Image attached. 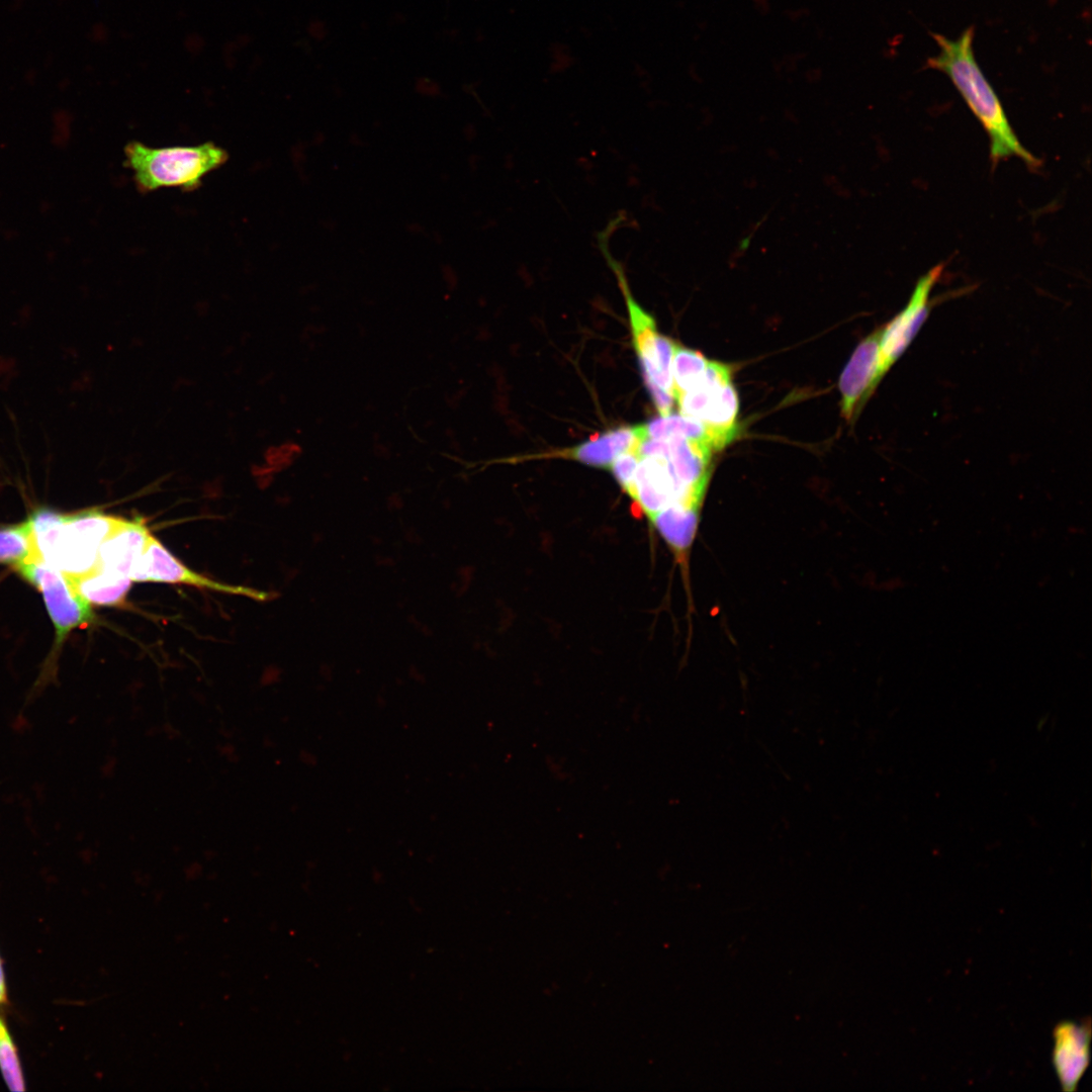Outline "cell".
<instances>
[{"label": "cell", "mask_w": 1092, "mask_h": 1092, "mask_svg": "<svg viewBox=\"0 0 1092 1092\" xmlns=\"http://www.w3.org/2000/svg\"><path fill=\"white\" fill-rule=\"evenodd\" d=\"M680 414L706 427L712 448L721 450L737 435L738 396L726 364L710 361L700 381L675 397Z\"/></svg>", "instance_id": "5"}, {"label": "cell", "mask_w": 1092, "mask_h": 1092, "mask_svg": "<svg viewBox=\"0 0 1092 1092\" xmlns=\"http://www.w3.org/2000/svg\"><path fill=\"white\" fill-rule=\"evenodd\" d=\"M634 428L639 439L681 438L705 442L712 447L710 435L704 424L681 414L670 413L636 425Z\"/></svg>", "instance_id": "13"}, {"label": "cell", "mask_w": 1092, "mask_h": 1092, "mask_svg": "<svg viewBox=\"0 0 1092 1092\" xmlns=\"http://www.w3.org/2000/svg\"><path fill=\"white\" fill-rule=\"evenodd\" d=\"M29 519L40 558L74 579L93 569L102 543L121 518L96 509L61 514L41 508Z\"/></svg>", "instance_id": "2"}, {"label": "cell", "mask_w": 1092, "mask_h": 1092, "mask_svg": "<svg viewBox=\"0 0 1092 1092\" xmlns=\"http://www.w3.org/2000/svg\"><path fill=\"white\" fill-rule=\"evenodd\" d=\"M0 992L6 995L5 983H4V975H3V970H2L1 963H0Z\"/></svg>", "instance_id": "18"}, {"label": "cell", "mask_w": 1092, "mask_h": 1092, "mask_svg": "<svg viewBox=\"0 0 1092 1092\" xmlns=\"http://www.w3.org/2000/svg\"><path fill=\"white\" fill-rule=\"evenodd\" d=\"M15 570L42 595L55 627V651L73 630L85 628L95 620L92 605L77 590L72 580L41 558L23 562Z\"/></svg>", "instance_id": "6"}, {"label": "cell", "mask_w": 1092, "mask_h": 1092, "mask_svg": "<svg viewBox=\"0 0 1092 1092\" xmlns=\"http://www.w3.org/2000/svg\"><path fill=\"white\" fill-rule=\"evenodd\" d=\"M5 1001H6V995L0 992V1003H3Z\"/></svg>", "instance_id": "19"}, {"label": "cell", "mask_w": 1092, "mask_h": 1092, "mask_svg": "<svg viewBox=\"0 0 1092 1092\" xmlns=\"http://www.w3.org/2000/svg\"><path fill=\"white\" fill-rule=\"evenodd\" d=\"M124 153L135 186L144 193L165 187L195 190L206 175L228 160L225 150L211 142L197 146L151 148L133 141L125 147Z\"/></svg>", "instance_id": "3"}, {"label": "cell", "mask_w": 1092, "mask_h": 1092, "mask_svg": "<svg viewBox=\"0 0 1092 1092\" xmlns=\"http://www.w3.org/2000/svg\"><path fill=\"white\" fill-rule=\"evenodd\" d=\"M931 36L939 51L927 59L925 67L946 75L981 122L990 140L992 163L1017 157L1029 168H1037L1040 161L1017 139L994 88L976 61L975 26L967 27L956 39L933 32Z\"/></svg>", "instance_id": "1"}, {"label": "cell", "mask_w": 1092, "mask_h": 1092, "mask_svg": "<svg viewBox=\"0 0 1092 1092\" xmlns=\"http://www.w3.org/2000/svg\"><path fill=\"white\" fill-rule=\"evenodd\" d=\"M880 335L881 330H878L859 343L840 376L841 413L848 421L859 412L883 378Z\"/></svg>", "instance_id": "9"}, {"label": "cell", "mask_w": 1092, "mask_h": 1092, "mask_svg": "<svg viewBox=\"0 0 1092 1092\" xmlns=\"http://www.w3.org/2000/svg\"><path fill=\"white\" fill-rule=\"evenodd\" d=\"M37 558L40 556L29 517L19 524L0 529V563L15 568Z\"/></svg>", "instance_id": "14"}, {"label": "cell", "mask_w": 1092, "mask_h": 1092, "mask_svg": "<svg viewBox=\"0 0 1092 1092\" xmlns=\"http://www.w3.org/2000/svg\"><path fill=\"white\" fill-rule=\"evenodd\" d=\"M709 360L700 352L675 344L671 361V379L674 400L682 392L696 385L703 377Z\"/></svg>", "instance_id": "15"}, {"label": "cell", "mask_w": 1092, "mask_h": 1092, "mask_svg": "<svg viewBox=\"0 0 1092 1092\" xmlns=\"http://www.w3.org/2000/svg\"><path fill=\"white\" fill-rule=\"evenodd\" d=\"M0 1069L3 1078L13 1092H22L24 1082L17 1057L15 1045L7 1031L4 1022L0 1019Z\"/></svg>", "instance_id": "16"}, {"label": "cell", "mask_w": 1092, "mask_h": 1092, "mask_svg": "<svg viewBox=\"0 0 1092 1092\" xmlns=\"http://www.w3.org/2000/svg\"><path fill=\"white\" fill-rule=\"evenodd\" d=\"M131 580L184 583L230 595L246 596L258 601L268 598L264 592L217 582L192 571L153 535L150 536L146 549L132 571Z\"/></svg>", "instance_id": "8"}, {"label": "cell", "mask_w": 1092, "mask_h": 1092, "mask_svg": "<svg viewBox=\"0 0 1092 1092\" xmlns=\"http://www.w3.org/2000/svg\"><path fill=\"white\" fill-rule=\"evenodd\" d=\"M151 535L143 519L121 518L102 543L97 562L89 572L115 579H131Z\"/></svg>", "instance_id": "10"}, {"label": "cell", "mask_w": 1092, "mask_h": 1092, "mask_svg": "<svg viewBox=\"0 0 1092 1092\" xmlns=\"http://www.w3.org/2000/svg\"><path fill=\"white\" fill-rule=\"evenodd\" d=\"M639 438L634 426L620 427L592 436L586 441L549 454V457L574 460L587 466L609 469L622 453L635 448Z\"/></svg>", "instance_id": "12"}, {"label": "cell", "mask_w": 1092, "mask_h": 1092, "mask_svg": "<svg viewBox=\"0 0 1092 1092\" xmlns=\"http://www.w3.org/2000/svg\"><path fill=\"white\" fill-rule=\"evenodd\" d=\"M639 460L640 456L633 448L619 455L609 468L624 492L632 483Z\"/></svg>", "instance_id": "17"}, {"label": "cell", "mask_w": 1092, "mask_h": 1092, "mask_svg": "<svg viewBox=\"0 0 1092 1092\" xmlns=\"http://www.w3.org/2000/svg\"><path fill=\"white\" fill-rule=\"evenodd\" d=\"M604 256L614 271L624 295L630 321L632 343L636 351L643 381L660 416L671 413L674 396L671 361L675 343L659 333L654 317L633 297L624 270L606 248Z\"/></svg>", "instance_id": "4"}, {"label": "cell", "mask_w": 1092, "mask_h": 1092, "mask_svg": "<svg viewBox=\"0 0 1092 1092\" xmlns=\"http://www.w3.org/2000/svg\"><path fill=\"white\" fill-rule=\"evenodd\" d=\"M1052 1063L1063 1091L1073 1092L1090 1061V1022L1063 1021L1054 1031Z\"/></svg>", "instance_id": "11"}, {"label": "cell", "mask_w": 1092, "mask_h": 1092, "mask_svg": "<svg viewBox=\"0 0 1092 1092\" xmlns=\"http://www.w3.org/2000/svg\"><path fill=\"white\" fill-rule=\"evenodd\" d=\"M942 270L943 265L939 264L921 276L903 310L881 329L879 357L883 377L902 356L926 321L930 310V292Z\"/></svg>", "instance_id": "7"}]
</instances>
